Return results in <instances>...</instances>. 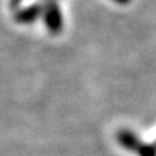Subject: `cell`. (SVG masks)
<instances>
[{
  "instance_id": "1",
  "label": "cell",
  "mask_w": 156,
  "mask_h": 156,
  "mask_svg": "<svg viewBox=\"0 0 156 156\" xmlns=\"http://www.w3.org/2000/svg\"><path fill=\"white\" fill-rule=\"evenodd\" d=\"M118 141L125 149L134 152L137 156H156V145L145 144L137 137L133 132L126 129L119 130L116 134Z\"/></svg>"
}]
</instances>
